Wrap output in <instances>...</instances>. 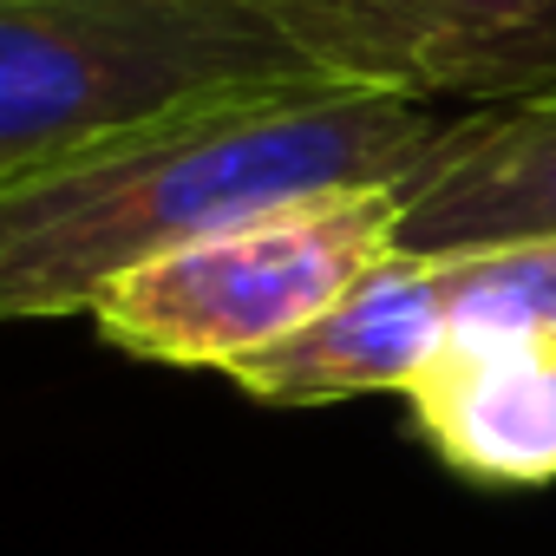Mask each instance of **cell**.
I'll list each match as a JSON object with an SVG mask.
<instances>
[{
  "mask_svg": "<svg viewBox=\"0 0 556 556\" xmlns=\"http://www.w3.org/2000/svg\"><path fill=\"white\" fill-rule=\"evenodd\" d=\"M458 105L374 86H268L0 184V321L86 315L112 275L216 229L348 190H406Z\"/></svg>",
  "mask_w": 556,
  "mask_h": 556,
  "instance_id": "obj_1",
  "label": "cell"
},
{
  "mask_svg": "<svg viewBox=\"0 0 556 556\" xmlns=\"http://www.w3.org/2000/svg\"><path fill=\"white\" fill-rule=\"evenodd\" d=\"M328 79L268 0H0V184L210 99Z\"/></svg>",
  "mask_w": 556,
  "mask_h": 556,
  "instance_id": "obj_2",
  "label": "cell"
},
{
  "mask_svg": "<svg viewBox=\"0 0 556 556\" xmlns=\"http://www.w3.org/2000/svg\"><path fill=\"white\" fill-rule=\"evenodd\" d=\"M400 216L406 190H348L216 229L112 275L86 321L131 361L229 374L295 341L367 268H380L400 249Z\"/></svg>",
  "mask_w": 556,
  "mask_h": 556,
  "instance_id": "obj_3",
  "label": "cell"
},
{
  "mask_svg": "<svg viewBox=\"0 0 556 556\" xmlns=\"http://www.w3.org/2000/svg\"><path fill=\"white\" fill-rule=\"evenodd\" d=\"M268 8L341 86L458 112L556 92V0H268Z\"/></svg>",
  "mask_w": 556,
  "mask_h": 556,
  "instance_id": "obj_4",
  "label": "cell"
},
{
  "mask_svg": "<svg viewBox=\"0 0 556 556\" xmlns=\"http://www.w3.org/2000/svg\"><path fill=\"white\" fill-rule=\"evenodd\" d=\"M452 341H458V315H452L445 255L393 249L321 321H308L282 348L229 367V380L249 400L282 406V413L334 406V400H361V393H406Z\"/></svg>",
  "mask_w": 556,
  "mask_h": 556,
  "instance_id": "obj_5",
  "label": "cell"
},
{
  "mask_svg": "<svg viewBox=\"0 0 556 556\" xmlns=\"http://www.w3.org/2000/svg\"><path fill=\"white\" fill-rule=\"evenodd\" d=\"M406 419L465 484H556V334H458L406 387Z\"/></svg>",
  "mask_w": 556,
  "mask_h": 556,
  "instance_id": "obj_6",
  "label": "cell"
},
{
  "mask_svg": "<svg viewBox=\"0 0 556 556\" xmlns=\"http://www.w3.org/2000/svg\"><path fill=\"white\" fill-rule=\"evenodd\" d=\"M523 236H556V92L465 112L445 151L406 184L400 249L413 255Z\"/></svg>",
  "mask_w": 556,
  "mask_h": 556,
  "instance_id": "obj_7",
  "label": "cell"
},
{
  "mask_svg": "<svg viewBox=\"0 0 556 556\" xmlns=\"http://www.w3.org/2000/svg\"><path fill=\"white\" fill-rule=\"evenodd\" d=\"M458 334H556V236L445 255Z\"/></svg>",
  "mask_w": 556,
  "mask_h": 556,
  "instance_id": "obj_8",
  "label": "cell"
}]
</instances>
